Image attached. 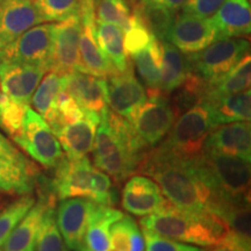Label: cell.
<instances>
[{"label":"cell","instance_id":"f6af8a7d","mask_svg":"<svg viewBox=\"0 0 251 251\" xmlns=\"http://www.w3.org/2000/svg\"><path fill=\"white\" fill-rule=\"evenodd\" d=\"M147 2H152V4H158L165 7L174 9V11H178V9L183 7V5L187 0H143Z\"/></svg>","mask_w":251,"mask_h":251},{"label":"cell","instance_id":"f35d334b","mask_svg":"<svg viewBox=\"0 0 251 251\" xmlns=\"http://www.w3.org/2000/svg\"><path fill=\"white\" fill-rule=\"evenodd\" d=\"M125 48L128 56L144 48L151 41L152 35L140 23V20L131 13L129 26L125 31Z\"/></svg>","mask_w":251,"mask_h":251},{"label":"cell","instance_id":"2e32d148","mask_svg":"<svg viewBox=\"0 0 251 251\" xmlns=\"http://www.w3.org/2000/svg\"><path fill=\"white\" fill-rule=\"evenodd\" d=\"M55 169L50 185L57 199L90 198L93 165L86 156L77 159L64 157Z\"/></svg>","mask_w":251,"mask_h":251},{"label":"cell","instance_id":"74e56055","mask_svg":"<svg viewBox=\"0 0 251 251\" xmlns=\"http://www.w3.org/2000/svg\"><path fill=\"white\" fill-rule=\"evenodd\" d=\"M90 200L99 205L114 207L118 203V188L113 184L111 177L105 172L93 168L91 178Z\"/></svg>","mask_w":251,"mask_h":251},{"label":"cell","instance_id":"d6986e66","mask_svg":"<svg viewBox=\"0 0 251 251\" xmlns=\"http://www.w3.org/2000/svg\"><path fill=\"white\" fill-rule=\"evenodd\" d=\"M203 150L221 152L251 161L250 121L231 122L213 128L207 137Z\"/></svg>","mask_w":251,"mask_h":251},{"label":"cell","instance_id":"e0dca14e","mask_svg":"<svg viewBox=\"0 0 251 251\" xmlns=\"http://www.w3.org/2000/svg\"><path fill=\"white\" fill-rule=\"evenodd\" d=\"M94 202L81 198L63 199L57 206L56 222L68 249L77 251L84 246Z\"/></svg>","mask_w":251,"mask_h":251},{"label":"cell","instance_id":"ab89813d","mask_svg":"<svg viewBox=\"0 0 251 251\" xmlns=\"http://www.w3.org/2000/svg\"><path fill=\"white\" fill-rule=\"evenodd\" d=\"M29 106H24L12 100H7L4 109H2L1 118H0V128L4 129L9 136L13 139L17 136L23 127V122L26 114L27 108Z\"/></svg>","mask_w":251,"mask_h":251},{"label":"cell","instance_id":"9a60e30c","mask_svg":"<svg viewBox=\"0 0 251 251\" xmlns=\"http://www.w3.org/2000/svg\"><path fill=\"white\" fill-rule=\"evenodd\" d=\"M106 83L109 109L127 120L148 98L142 83L135 76L133 67L106 78Z\"/></svg>","mask_w":251,"mask_h":251},{"label":"cell","instance_id":"f546056e","mask_svg":"<svg viewBox=\"0 0 251 251\" xmlns=\"http://www.w3.org/2000/svg\"><path fill=\"white\" fill-rule=\"evenodd\" d=\"M64 75L55 71H48L41 79L35 92L31 97L30 103L33 109L45 120L49 118L55 109L59 93L64 89Z\"/></svg>","mask_w":251,"mask_h":251},{"label":"cell","instance_id":"cb8c5ba5","mask_svg":"<svg viewBox=\"0 0 251 251\" xmlns=\"http://www.w3.org/2000/svg\"><path fill=\"white\" fill-rule=\"evenodd\" d=\"M208 107L212 124L214 127L231 122L250 121L251 93L250 90L229 96L211 97L202 99Z\"/></svg>","mask_w":251,"mask_h":251},{"label":"cell","instance_id":"1f68e13d","mask_svg":"<svg viewBox=\"0 0 251 251\" xmlns=\"http://www.w3.org/2000/svg\"><path fill=\"white\" fill-rule=\"evenodd\" d=\"M35 172V168H24L0 157V192L17 196L30 194Z\"/></svg>","mask_w":251,"mask_h":251},{"label":"cell","instance_id":"5bb4252c","mask_svg":"<svg viewBox=\"0 0 251 251\" xmlns=\"http://www.w3.org/2000/svg\"><path fill=\"white\" fill-rule=\"evenodd\" d=\"M80 29V13L71 15L65 20L55 24L54 51L50 71H55L59 75H69L78 71Z\"/></svg>","mask_w":251,"mask_h":251},{"label":"cell","instance_id":"b9f144b4","mask_svg":"<svg viewBox=\"0 0 251 251\" xmlns=\"http://www.w3.org/2000/svg\"><path fill=\"white\" fill-rule=\"evenodd\" d=\"M227 0H187L181 7V13L199 18H211Z\"/></svg>","mask_w":251,"mask_h":251},{"label":"cell","instance_id":"f1b7e54d","mask_svg":"<svg viewBox=\"0 0 251 251\" xmlns=\"http://www.w3.org/2000/svg\"><path fill=\"white\" fill-rule=\"evenodd\" d=\"M133 14L158 41H165L174 24L177 11L165 6L137 0L134 4Z\"/></svg>","mask_w":251,"mask_h":251},{"label":"cell","instance_id":"681fc988","mask_svg":"<svg viewBox=\"0 0 251 251\" xmlns=\"http://www.w3.org/2000/svg\"><path fill=\"white\" fill-rule=\"evenodd\" d=\"M0 251H2V250H1V249H0Z\"/></svg>","mask_w":251,"mask_h":251},{"label":"cell","instance_id":"52a82bcc","mask_svg":"<svg viewBox=\"0 0 251 251\" xmlns=\"http://www.w3.org/2000/svg\"><path fill=\"white\" fill-rule=\"evenodd\" d=\"M13 141L34 161L47 169H55L65 157L49 125L30 107L27 108L23 127Z\"/></svg>","mask_w":251,"mask_h":251},{"label":"cell","instance_id":"60d3db41","mask_svg":"<svg viewBox=\"0 0 251 251\" xmlns=\"http://www.w3.org/2000/svg\"><path fill=\"white\" fill-rule=\"evenodd\" d=\"M147 251H203L198 247L188 246L183 242L158 236L150 231L143 230Z\"/></svg>","mask_w":251,"mask_h":251},{"label":"cell","instance_id":"30bf717a","mask_svg":"<svg viewBox=\"0 0 251 251\" xmlns=\"http://www.w3.org/2000/svg\"><path fill=\"white\" fill-rule=\"evenodd\" d=\"M216 40H219V34L211 18L185 13L176 15L165 39L185 55L200 51Z\"/></svg>","mask_w":251,"mask_h":251},{"label":"cell","instance_id":"4fadbf2b","mask_svg":"<svg viewBox=\"0 0 251 251\" xmlns=\"http://www.w3.org/2000/svg\"><path fill=\"white\" fill-rule=\"evenodd\" d=\"M45 69L35 65L0 61V86L2 92L12 101L29 106L42 77Z\"/></svg>","mask_w":251,"mask_h":251},{"label":"cell","instance_id":"e575fe53","mask_svg":"<svg viewBox=\"0 0 251 251\" xmlns=\"http://www.w3.org/2000/svg\"><path fill=\"white\" fill-rule=\"evenodd\" d=\"M35 203V198L25 194L7 207L0 209V248L4 246L13 229Z\"/></svg>","mask_w":251,"mask_h":251},{"label":"cell","instance_id":"3957f363","mask_svg":"<svg viewBox=\"0 0 251 251\" xmlns=\"http://www.w3.org/2000/svg\"><path fill=\"white\" fill-rule=\"evenodd\" d=\"M143 230L196 246L214 247L229 233L226 222L214 213H191L169 202L162 209L140 220Z\"/></svg>","mask_w":251,"mask_h":251},{"label":"cell","instance_id":"277c9868","mask_svg":"<svg viewBox=\"0 0 251 251\" xmlns=\"http://www.w3.org/2000/svg\"><path fill=\"white\" fill-rule=\"evenodd\" d=\"M213 128L208 107L201 100L176 119L161 146L181 158L198 159Z\"/></svg>","mask_w":251,"mask_h":251},{"label":"cell","instance_id":"7a4b0ae2","mask_svg":"<svg viewBox=\"0 0 251 251\" xmlns=\"http://www.w3.org/2000/svg\"><path fill=\"white\" fill-rule=\"evenodd\" d=\"M148 150L137 137L130 122L109 107L100 113L92 148L97 169L120 184L136 174L141 157Z\"/></svg>","mask_w":251,"mask_h":251},{"label":"cell","instance_id":"4dcf8cb0","mask_svg":"<svg viewBox=\"0 0 251 251\" xmlns=\"http://www.w3.org/2000/svg\"><path fill=\"white\" fill-rule=\"evenodd\" d=\"M144 246L142 231L133 218L124 215L112 225L108 251H144Z\"/></svg>","mask_w":251,"mask_h":251},{"label":"cell","instance_id":"7c38bea8","mask_svg":"<svg viewBox=\"0 0 251 251\" xmlns=\"http://www.w3.org/2000/svg\"><path fill=\"white\" fill-rule=\"evenodd\" d=\"M43 23L34 0H0V50Z\"/></svg>","mask_w":251,"mask_h":251},{"label":"cell","instance_id":"7402d4cb","mask_svg":"<svg viewBox=\"0 0 251 251\" xmlns=\"http://www.w3.org/2000/svg\"><path fill=\"white\" fill-rule=\"evenodd\" d=\"M56 198L54 194H41L39 201L34 203L27 214L13 229L7 238L2 251H35V241L41 221L46 208L50 205L55 206Z\"/></svg>","mask_w":251,"mask_h":251},{"label":"cell","instance_id":"d590c367","mask_svg":"<svg viewBox=\"0 0 251 251\" xmlns=\"http://www.w3.org/2000/svg\"><path fill=\"white\" fill-rule=\"evenodd\" d=\"M94 14L96 20L117 25L124 31L129 26L131 17L130 8L126 0H100Z\"/></svg>","mask_w":251,"mask_h":251},{"label":"cell","instance_id":"5b68a950","mask_svg":"<svg viewBox=\"0 0 251 251\" xmlns=\"http://www.w3.org/2000/svg\"><path fill=\"white\" fill-rule=\"evenodd\" d=\"M249 41L243 37H224L186 57L191 70L211 87L249 54Z\"/></svg>","mask_w":251,"mask_h":251},{"label":"cell","instance_id":"8d00e7d4","mask_svg":"<svg viewBox=\"0 0 251 251\" xmlns=\"http://www.w3.org/2000/svg\"><path fill=\"white\" fill-rule=\"evenodd\" d=\"M45 23H59L81 11V0H34Z\"/></svg>","mask_w":251,"mask_h":251},{"label":"cell","instance_id":"ee69618b","mask_svg":"<svg viewBox=\"0 0 251 251\" xmlns=\"http://www.w3.org/2000/svg\"><path fill=\"white\" fill-rule=\"evenodd\" d=\"M209 251H250V247H247L246 244H243L236 237L231 236L228 233L221 243L218 244V246H214V248Z\"/></svg>","mask_w":251,"mask_h":251},{"label":"cell","instance_id":"d4e9b609","mask_svg":"<svg viewBox=\"0 0 251 251\" xmlns=\"http://www.w3.org/2000/svg\"><path fill=\"white\" fill-rule=\"evenodd\" d=\"M124 215L119 209L94 202L84 236V247L90 251H108L112 225Z\"/></svg>","mask_w":251,"mask_h":251},{"label":"cell","instance_id":"4316f807","mask_svg":"<svg viewBox=\"0 0 251 251\" xmlns=\"http://www.w3.org/2000/svg\"><path fill=\"white\" fill-rule=\"evenodd\" d=\"M161 92L170 96L186 78L190 65L186 55L168 41H161Z\"/></svg>","mask_w":251,"mask_h":251},{"label":"cell","instance_id":"7dc6e473","mask_svg":"<svg viewBox=\"0 0 251 251\" xmlns=\"http://www.w3.org/2000/svg\"><path fill=\"white\" fill-rule=\"evenodd\" d=\"M8 98L5 96V93L2 92L1 90V86H0V118H1V113H2V109H4L6 102H7Z\"/></svg>","mask_w":251,"mask_h":251},{"label":"cell","instance_id":"ffe728a7","mask_svg":"<svg viewBox=\"0 0 251 251\" xmlns=\"http://www.w3.org/2000/svg\"><path fill=\"white\" fill-rule=\"evenodd\" d=\"M100 121V114L86 111L72 124L65 125L55 133L67 158L77 159L92 151L94 137Z\"/></svg>","mask_w":251,"mask_h":251},{"label":"cell","instance_id":"ac0fdd59","mask_svg":"<svg viewBox=\"0 0 251 251\" xmlns=\"http://www.w3.org/2000/svg\"><path fill=\"white\" fill-rule=\"evenodd\" d=\"M161 188L147 176H131L121 193V206L136 216H146L168 205Z\"/></svg>","mask_w":251,"mask_h":251},{"label":"cell","instance_id":"8fae6325","mask_svg":"<svg viewBox=\"0 0 251 251\" xmlns=\"http://www.w3.org/2000/svg\"><path fill=\"white\" fill-rule=\"evenodd\" d=\"M79 37V62L78 71L94 77L108 78L118 74L111 61L103 55L96 37V14L93 8H83Z\"/></svg>","mask_w":251,"mask_h":251},{"label":"cell","instance_id":"9c48e42d","mask_svg":"<svg viewBox=\"0 0 251 251\" xmlns=\"http://www.w3.org/2000/svg\"><path fill=\"white\" fill-rule=\"evenodd\" d=\"M177 115L170 96L164 93L148 94V98L129 119L137 137L147 148L157 146L170 131Z\"/></svg>","mask_w":251,"mask_h":251},{"label":"cell","instance_id":"44dd1931","mask_svg":"<svg viewBox=\"0 0 251 251\" xmlns=\"http://www.w3.org/2000/svg\"><path fill=\"white\" fill-rule=\"evenodd\" d=\"M64 91L81 108L100 114L107 108V83L105 78L74 71L64 75Z\"/></svg>","mask_w":251,"mask_h":251},{"label":"cell","instance_id":"f907efd6","mask_svg":"<svg viewBox=\"0 0 251 251\" xmlns=\"http://www.w3.org/2000/svg\"><path fill=\"white\" fill-rule=\"evenodd\" d=\"M67 251H69V250H67Z\"/></svg>","mask_w":251,"mask_h":251},{"label":"cell","instance_id":"836d02e7","mask_svg":"<svg viewBox=\"0 0 251 251\" xmlns=\"http://www.w3.org/2000/svg\"><path fill=\"white\" fill-rule=\"evenodd\" d=\"M36 251H67L63 237L56 222L55 206L46 208L35 241Z\"/></svg>","mask_w":251,"mask_h":251},{"label":"cell","instance_id":"603a6c76","mask_svg":"<svg viewBox=\"0 0 251 251\" xmlns=\"http://www.w3.org/2000/svg\"><path fill=\"white\" fill-rule=\"evenodd\" d=\"M219 39L247 37L251 31L249 0H227L211 17Z\"/></svg>","mask_w":251,"mask_h":251},{"label":"cell","instance_id":"8992f818","mask_svg":"<svg viewBox=\"0 0 251 251\" xmlns=\"http://www.w3.org/2000/svg\"><path fill=\"white\" fill-rule=\"evenodd\" d=\"M202 161L208 172L213 197L250 199V162L240 157L203 150Z\"/></svg>","mask_w":251,"mask_h":251},{"label":"cell","instance_id":"484cf974","mask_svg":"<svg viewBox=\"0 0 251 251\" xmlns=\"http://www.w3.org/2000/svg\"><path fill=\"white\" fill-rule=\"evenodd\" d=\"M97 42L115 69L124 72L133 67L129 56L125 48V33L121 27L117 25L101 23L96 20Z\"/></svg>","mask_w":251,"mask_h":251},{"label":"cell","instance_id":"ba28073f","mask_svg":"<svg viewBox=\"0 0 251 251\" xmlns=\"http://www.w3.org/2000/svg\"><path fill=\"white\" fill-rule=\"evenodd\" d=\"M54 39V23L37 25L0 50V61L35 65L48 72L51 68Z\"/></svg>","mask_w":251,"mask_h":251},{"label":"cell","instance_id":"83f0119b","mask_svg":"<svg viewBox=\"0 0 251 251\" xmlns=\"http://www.w3.org/2000/svg\"><path fill=\"white\" fill-rule=\"evenodd\" d=\"M131 62L134 63L139 72L141 79L146 84L148 92L147 94L162 93L161 92V65L162 50L161 41L155 36L151 41L139 51L130 55Z\"/></svg>","mask_w":251,"mask_h":251},{"label":"cell","instance_id":"c3c4849f","mask_svg":"<svg viewBox=\"0 0 251 251\" xmlns=\"http://www.w3.org/2000/svg\"><path fill=\"white\" fill-rule=\"evenodd\" d=\"M77 251H90V250H89V249H86V248L83 246L81 248H79V249H78Z\"/></svg>","mask_w":251,"mask_h":251},{"label":"cell","instance_id":"d6a6232c","mask_svg":"<svg viewBox=\"0 0 251 251\" xmlns=\"http://www.w3.org/2000/svg\"><path fill=\"white\" fill-rule=\"evenodd\" d=\"M251 58L247 54L230 71L209 87L207 96H229L250 90Z\"/></svg>","mask_w":251,"mask_h":251},{"label":"cell","instance_id":"bcb514c9","mask_svg":"<svg viewBox=\"0 0 251 251\" xmlns=\"http://www.w3.org/2000/svg\"><path fill=\"white\" fill-rule=\"evenodd\" d=\"M100 0H81V9L83 8H93L96 11L97 5Z\"/></svg>","mask_w":251,"mask_h":251},{"label":"cell","instance_id":"7bdbcfd3","mask_svg":"<svg viewBox=\"0 0 251 251\" xmlns=\"http://www.w3.org/2000/svg\"><path fill=\"white\" fill-rule=\"evenodd\" d=\"M0 157L15 164L27 169H34V165L27 161V158L0 133Z\"/></svg>","mask_w":251,"mask_h":251},{"label":"cell","instance_id":"6da1fadb","mask_svg":"<svg viewBox=\"0 0 251 251\" xmlns=\"http://www.w3.org/2000/svg\"><path fill=\"white\" fill-rule=\"evenodd\" d=\"M136 174L152 178L166 200L177 208L191 213L208 211L213 188L202 156L185 159L157 144L144 151Z\"/></svg>","mask_w":251,"mask_h":251}]
</instances>
